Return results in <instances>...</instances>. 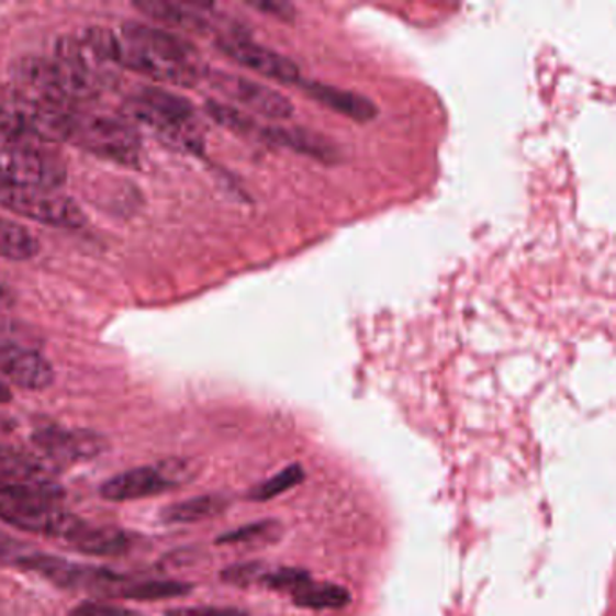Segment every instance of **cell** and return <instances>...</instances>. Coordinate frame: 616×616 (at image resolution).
Returning a JSON list of instances; mask_svg holds the SVG:
<instances>
[{
  "mask_svg": "<svg viewBox=\"0 0 616 616\" xmlns=\"http://www.w3.org/2000/svg\"><path fill=\"white\" fill-rule=\"evenodd\" d=\"M192 590H194V586H192V584H187V582L148 581L139 582V584H131V586H123L122 590L116 591V593L123 596V598H131V601L156 602L164 601V598H176V596L189 595Z\"/></svg>",
  "mask_w": 616,
  "mask_h": 616,
  "instance_id": "21",
  "label": "cell"
},
{
  "mask_svg": "<svg viewBox=\"0 0 616 616\" xmlns=\"http://www.w3.org/2000/svg\"><path fill=\"white\" fill-rule=\"evenodd\" d=\"M69 545L86 556H122L131 548V539L120 528H112V526L92 528L83 525L69 539Z\"/></svg>",
  "mask_w": 616,
  "mask_h": 616,
  "instance_id": "17",
  "label": "cell"
},
{
  "mask_svg": "<svg viewBox=\"0 0 616 616\" xmlns=\"http://www.w3.org/2000/svg\"><path fill=\"white\" fill-rule=\"evenodd\" d=\"M304 478H306V474H304L302 464H290L284 470H280L279 474L268 479L265 483H260L259 486H255L250 494H248V500L259 501V503L276 500L277 495L295 489L296 484H301L304 481Z\"/></svg>",
  "mask_w": 616,
  "mask_h": 616,
  "instance_id": "23",
  "label": "cell"
},
{
  "mask_svg": "<svg viewBox=\"0 0 616 616\" xmlns=\"http://www.w3.org/2000/svg\"><path fill=\"white\" fill-rule=\"evenodd\" d=\"M0 288H2V284H0Z\"/></svg>",
  "mask_w": 616,
  "mask_h": 616,
  "instance_id": "32",
  "label": "cell"
},
{
  "mask_svg": "<svg viewBox=\"0 0 616 616\" xmlns=\"http://www.w3.org/2000/svg\"><path fill=\"white\" fill-rule=\"evenodd\" d=\"M299 87L306 92L311 100L338 112L341 116L351 117L355 122L367 123L378 116L377 103L363 97L360 92L327 86V83L304 82V80H301Z\"/></svg>",
  "mask_w": 616,
  "mask_h": 616,
  "instance_id": "15",
  "label": "cell"
},
{
  "mask_svg": "<svg viewBox=\"0 0 616 616\" xmlns=\"http://www.w3.org/2000/svg\"><path fill=\"white\" fill-rule=\"evenodd\" d=\"M122 607L103 604V602H82L77 607H72L69 616H128Z\"/></svg>",
  "mask_w": 616,
  "mask_h": 616,
  "instance_id": "28",
  "label": "cell"
},
{
  "mask_svg": "<svg viewBox=\"0 0 616 616\" xmlns=\"http://www.w3.org/2000/svg\"><path fill=\"white\" fill-rule=\"evenodd\" d=\"M41 250V240L27 226L15 220L0 217V257L2 259H35Z\"/></svg>",
  "mask_w": 616,
  "mask_h": 616,
  "instance_id": "19",
  "label": "cell"
},
{
  "mask_svg": "<svg viewBox=\"0 0 616 616\" xmlns=\"http://www.w3.org/2000/svg\"><path fill=\"white\" fill-rule=\"evenodd\" d=\"M0 519L19 530L66 540L86 525L77 515L46 501L0 500Z\"/></svg>",
  "mask_w": 616,
  "mask_h": 616,
  "instance_id": "7",
  "label": "cell"
},
{
  "mask_svg": "<svg viewBox=\"0 0 616 616\" xmlns=\"http://www.w3.org/2000/svg\"><path fill=\"white\" fill-rule=\"evenodd\" d=\"M27 546L21 545L19 540L10 539L0 535V564L4 565H19L22 557L30 553Z\"/></svg>",
  "mask_w": 616,
  "mask_h": 616,
  "instance_id": "30",
  "label": "cell"
},
{
  "mask_svg": "<svg viewBox=\"0 0 616 616\" xmlns=\"http://www.w3.org/2000/svg\"><path fill=\"white\" fill-rule=\"evenodd\" d=\"M66 167L38 145L0 142V187L58 190L66 183Z\"/></svg>",
  "mask_w": 616,
  "mask_h": 616,
  "instance_id": "5",
  "label": "cell"
},
{
  "mask_svg": "<svg viewBox=\"0 0 616 616\" xmlns=\"http://www.w3.org/2000/svg\"><path fill=\"white\" fill-rule=\"evenodd\" d=\"M0 380L26 391H44L55 382L46 357L15 341L0 340Z\"/></svg>",
  "mask_w": 616,
  "mask_h": 616,
  "instance_id": "11",
  "label": "cell"
},
{
  "mask_svg": "<svg viewBox=\"0 0 616 616\" xmlns=\"http://www.w3.org/2000/svg\"><path fill=\"white\" fill-rule=\"evenodd\" d=\"M257 138L273 143L279 147L290 148L293 153L306 154L310 158L318 159L324 164L340 161V150L335 143L324 138L322 134L311 133L307 128L273 127L260 125Z\"/></svg>",
  "mask_w": 616,
  "mask_h": 616,
  "instance_id": "16",
  "label": "cell"
},
{
  "mask_svg": "<svg viewBox=\"0 0 616 616\" xmlns=\"http://www.w3.org/2000/svg\"><path fill=\"white\" fill-rule=\"evenodd\" d=\"M33 444L49 463L72 464L97 458L108 447L105 438L91 430L46 427L33 434Z\"/></svg>",
  "mask_w": 616,
  "mask_h": 616,
  "instance_id": "10",
  "label": "cell"
},
{
  "mask_svg": "<svg viewBox=\"0 0 616 616\" xmlns=\"http://www.w3.org/2000/svg\"><path fill=\"white\" fill-rule=\"evenodd\" d=\"M176 489L170 479L165 474L161 464L154 467H139L127 470L123 474L114 475L102 484L100 494L103 500L123 503V501H138L150 495L164 494L167 490Z\"/></svg>",
  "mask_w": 616,
  "mask_h": 616,
  "instance_id": "13",
  "label": "cell"
},
{
  "mask_svg": "<svg viewBox=\"0 0 616 616\" xmlns=\"http://www.w3.org/2000/svg\"><path fill=\"white\" fill-rule=\"evenodd\" d=\"M310 581L311 575L307 571L296 570V568H280L276 571H265V575L260 576L259 582H262L268 590L293 593Z\"/></svg>",
  "mask_w": 616,
  "mask_h": 616,
  "instance_id": "25",
  "label": "cell"
},
{
  "mask_svg": "<svg viewBox=\"0 0 616 616\" xmlns=\"http://www.w3.org/2000/svg\"><path fill=\"white\" fill-rule=\"evenodd\" d=\"M82 36L105 67H122L167 86L194 87L206 77L195 47L164 27L131 21L117 30L89 27Z\"/></svg>",
  "mask_w": 616,
  "mask_h": 616,
  "instance_id": "1",
  "label": "cell"
},
{
  "mask_svg": "<svg viewBox=\"0 0 616 616\" xmlns=\"http://www.w3.org/2000/svg\"><path fill=\"white\" fill-rule=\"evenodd\" d=\"M217 47L224 55L229 56V60L257 72L260 77L280 83H293V86L301 83V69L295 61L273 52L270 47L248 41L243 35L223 36L217 41Z\"/></svg>",
  "mask_w": 616,
  "mask_h": 616,
  "instance_id": "9",
  "label": "cell"
},
{
  "mask_svg": "<svg viewBox=\"0 0 616 616\" xmlns=\"http://www.w3.org/2000/svg\"><path fill=\"white\" fill-rule=\"evenodd\" d=\"M11 400V391L5 388L4 383L0 382V403H8Z\"/></svg>",
  "mask_w": 616,
  "mask_h": 616,
  "instance_id": "31",
  "label": "cell"
},
{
  "mask_svg": "<svg viewBox=\"0 0 616 616\" xmlns=\"http://www.w3.org/2000/svg\"><path fill=\"white\" fill-rule=\"evenodd\" d=\"M265 575V568L260 562H243V564H234L223 571L224 582H228L232 586L248 587L255 581H260V576Z\"/></svg>",
  "mask_w": 616,
  "mask_h": 616,
  "instance_id": "26",
  "label": "cell"
},
{
  "mask_svg": "<svg viewBox=\"0 0 616 616\" xmlns=\"http://www.w3.org/2000/svg\"><path fill=\"white\" fill-rule=\"evenodd\" d=\"M210 86L224 98L239 103L248 111L271 120H288L295 111L293 103L273 87L255 82L251 78L226 71H206Z\"/></svg>",
  "mask_w": 616,
  "mask_h": 616,
  "instance_id": "8",
  "label": "cell"
},
{
  "mask_svg": "<svg viewBox=\"0 0 616 616\" xmlns=\"http://www.w3.org/2000/svg\"><path fill=\"white\" fill-rule=\"evenodd\" d=\"M295 606L304 609H341L349 606L351 593L333 582H315L311 579L304 586L291 593Z\"/></svg>",
  "mask_w": 616,
  "mask_h": 616,
  "instance_id": "20",
  "label": "cell"
},
{
  "mask_svg": "<svg viewBox=\"0 0 616 616\" xmlns=\"http://www.w3.org/2000/svg\"><path fill=\"white\" fill-rule=\"evenodd\" d=\"M128 120L153 131L158 138L187 153L201 154L204 136L198 114L187 98L159 87H142L125 102Z\"/></svg>",
  "mask_w": 616,
  "mask_h": 616,
  "instance_id": "3",
  "label": "cell"
},
{
  "mask_svg": "<svg viewBox=\"0 0 616 616\" xmlns=\"http://www.w3.org/2000/svg\"><path fill=\"white\" fill-rule=\"evenodd\" d=\"M279 531L280 525L276 520H260L255 525L243 526L239 530L221 535L217 545H255L259 540L270 542L279 537Z\"/></svg>",
  "mask_w": 616,
  "mask_h": 616,
  "instance_id": "24",
  "label": "cell"
},
{
  "mask_svg": "<svg viewBox=\"0 0 616 616\" xmlns=\"http://www.w3.org/2000/svg\"><path fill=\"white\" fill-rule=\"evenodd\" d=\"M134 5L148 19L164 26L198 31V33L209 31V11L214 10V4H206V2H168V0H143Z\"/></svg>",
  "mask_w": 616,
  "mask_h": 616,
  "instance_id": "14",
  "label": "cell"
},
{
  "mask_svg": "<svg viewBox=\"0 0 616 616\" xmlns=\"http://www.w3.org/2000/svg\"><path fill=\"white\" fill-rule=\"evenodd\" d=\"M228 500L223 495H199L194 500L181 501V503L168 504L161 509L159 517L165 523L187 525V523H199V520L212 519L223 514L228 508Z\"/></svg>",
  "mask_w": 616,
  "mask_h": 616,
  "instance_id": "18",
  "label": "cell"
},
{
  "mask_svg": "<svg viewBox=\"0 0 616 616\" xmlns=\"http://www.w3.org/2000/svg\"><path fill=\"white\" fill-rule=\"evenodd\" d=\"M206 112L215 122L228 128L232 133L240 134V136H250L257 138L259 134L260 123L251 117L250 114L239 111V109L229 105V103L217 102V100H209L206 102Z\"/></svg>",
  "mask_w": 616,
  "mask_h": 616,
  "instance_id": "22",
  "label": "cell"
},
{
  "mask_svg": "<svg viewBox=\"0 0 616 616\" xmlns=\"http://www.w3.org/2000/svg\"><path fill=\"white\" fill-rule=\"evenodd\" d=\"M167 616H248L235 607H176L168 609Z\"/></svg>",
  "mask_w": 616,
  "mask_h": 616,
  "instance_id": "29",
  "label": "cell"
},
{
  "mask_svg": "<svg viewBox=\"0 0 616 616\" xmlns=\"http://www.w3.org/2000/svg\"><path fill=\"white\" fill-rule=\"evenodd\" d=\"M0 495L2 500L56 503L64 490L47 467H16L0 469Z\"/></svg>",
  "mask_w": 616,
  "mask_h": 616,
  "instance_id": "12",
  "label": "cell"
},
{
  "mask_svg": "<svg viewBox=\"0 0 616 616\" xmlns=\"http://www.w3.org/2000/svg\"><path fill=\"white\" fill-rule=\"evenodd\" d=\"M254 10L262 11L266 15L276 16L279 21H293L295 19V5L280 0H262V2H246Z\"/></svg>",
  "mask_w": 616,
  "mask_h": 616,
  "instance_id": "27",
  "label": "cell"
},
{
  "mask_svg": "<svg viewBox=\"0 0 616 616\" xmlns=\"http://www.w3.org/2000/svg\"><path fill=\"white\" fill-rule=\"evenodd\" d=\"M10 75L24 102L46 108L75 109L100 97L108 86L102 69L60 55L22 56Z\"/></svg>",
  "mask_w": 616,
  "mask_h": 616,
  "instance_id": "2",
  "label": "cell"
},
{
  "mask_svg": "<svg viewBox=\"0 0 616 616\" xmlns=\"http://www.w3.org/2000/svg\"><path fill=\"white\" fill-rule=\"evenodd\" d=\"M66 143L122 165L138 164L142 150L138 133L127 120L75 109L69 114Z\"/></svg>",
  "mask_w": 616,
  "mask_h": 616,
  "instance_id": "4",
  "label": "cell"
},
{
  "mask_svg": "<svg viewBox=\"0 0 616 616\" xmlns=\"http://www.w3.org/2000/svg\"><path fill=\"white\" fill-rule=\"evenodd\" d=\"M0 209L55 228L77 229L86 224L77 201L60 190L0 187Z\"/></svg>",
  "mask_w": 616,
  "mask_h": 616,
  "instance_id": "6",
  "label": "cell"
}]
</instances>
